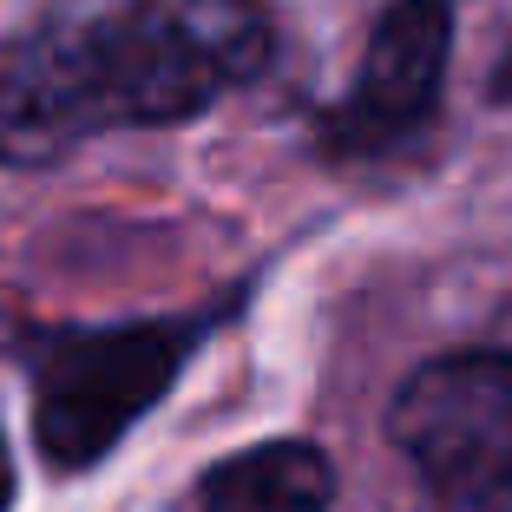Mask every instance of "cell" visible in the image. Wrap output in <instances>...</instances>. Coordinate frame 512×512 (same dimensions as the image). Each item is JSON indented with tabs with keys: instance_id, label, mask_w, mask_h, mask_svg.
I'll return each mask as SVG.
<instances>
[{
	"instance_id": "1",
	"label": "cell",
	"mask_w": 512,
	"mask_h": 512,
	"mask_svg": "<svg viewBox=\"0 0 512 512\" xmlns=\"http://www.w3.org/2000/svg\"><path fill=\"white\" fill-rule=\"evenodd\" d=\"M256 0H106L33 27L0 66V158L46 165L86 138L178 125L263 73Z\"/></svg>"
},
{
	"instance_id": "2",
	"label": "cell",
	"mask_w": 512,
	"mask_h": 512,
	"mask_svg": "<svg viewBox=\"0 0 512 512\" xmlns=\"http://www.w3.org/2000/svg\"><path fill=\"white\" fill-rule=\"evenodd\" d=\"M197 322L53 329L33 342V440L60 473L92 467L178 381Z\"/></svg>"
},
{
	"instance_id": "3",
	"label": "cell",
	"mask_w": 512,
	"mask_h": 512,
	"mask_svg": "<svg viewBox=\"0 0 512 512\" xmlns=\"http://www.w3.org/2000/svg\"><path fill=\"white\" fill-rule=\"evenodd\" d=\"M394 447L453 506L512 493V355L473 348L414 368L388 414Z\"/></svg>"
},
{
	"instance_id": "4",
	"label": "cell",
	"mask_w": 512,
	"mask_h": 512,
	"mask_svg": "<svg viewBox=\"0 0 512 512\" xmlns=\"http://www.w3.org/2000/svg\"><path fill=\"white\" fill-rule=\"evenodd\" d=\"M447 46H453L447 0H401V7H388L381 27L368 33L355 86L342 92V106L322 125L329 145L368 158V151L401 145L414 125H427L440 73H447Z\"/></svg>"
},
{
	"instance_id": "5",
	"label": "cell",
	"mask_w": 512,
	"mask_h": 512,
	"mask_svg": "<svg viewBox=\"0 0 512 512\" xmlns=\"http://www.w3.org/2000/svg\"><path fill=\"white\" fill-rule=\"evenodd\" d=\"M335 467L309 440H263L197 480V512H329Z\"/></svg>"
},
{
	"instance_id": "6",
	"label": "cell",
	"mask_w": 512,
	"mask_h": 512,
	"mask_svg": "<svg viewBox=\"0 0 512 512\" xmlns=\"http://www.w3.org/2000/svg\"><path fill=\"white\" fill-rule=\"evenodd\" d=\"M14 506V460H7V434H0V512Z\"/></svg>"
},
{
	"instance_id": "7",
	"label": "cell",
	"mask_w": 512,
	"mask_h": 512,
	"mask_svg": "<svg viewBox=\"0 0 512 512\" xmlns=\"http://www.w3.org/2000/svg\"><path fill=\"white\" fill-rule=\"evenodd\" d=\"M499 92L512 99V53H506V66H499Z\"/></svg>"
}]
</instances>
